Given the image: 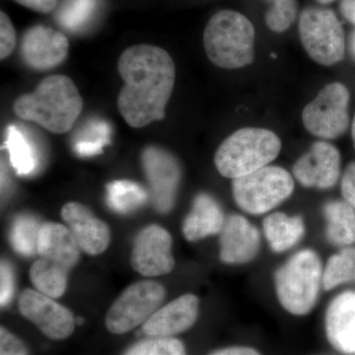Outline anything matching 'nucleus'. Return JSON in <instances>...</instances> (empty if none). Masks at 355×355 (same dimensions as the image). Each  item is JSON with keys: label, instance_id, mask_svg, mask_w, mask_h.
<instances>
[{"label": "nucleus", "instance_id": "a19ab883", "mask_svg": "<svg viewBox=\"0 0 355 355\" xmlns=\"http://www.w3.org/2000/svg\"><path fill=\"white\" fill-rule=\"evenodd\" d=\"M316 1L322 6H328V4L333 3L336 0H316Z\"/></svg>", "mask_w": 355, "mask_h": 355}, {"label": "nucleus", "instance_id": "79ce46f5", "mask_svg": "<svg viewBox=\"0 0 355 355\" xmlns=\"http://www.w3.org/2000/svg\"><path fill=\"white\" fill-rule=\"evenodd\" d=\"M266 1L270 2H270L272 1V0H266Z\"/></svg>", "mask_w": 355, "mask_h": 355}, {"label": "nucleus", "instance_id": "423d86ee", "mask_svg": "<svg viewBox=\"0 0 355 355\" xmlns=\"http://www.w3.org/2000/svg\"><path fill=\"white\" fill-rule=\"evenodd\" d=\"M295 188L291 173L279 166H266L232 181V195L240 209L251 216L272 211L291 197Z\"/></svg>", "mask_w": 355, "mask_h": 355}, {"label": "nucleus", "instance_id": "72a5a7b5", "mask_svg": "<svg viewBox=\"0 0 355 355\" xmlns=\"http://www.w3.org/2000/svg\"><path fill=\"white\" fill-rule=\"evenodd\" d=\"M0 304L6 307L9 304L14 295V275L10 263L6 261H1L0 268Z\"/></svg>", "mask_w": 355, "mask_h": 355}, {"label": "nucleus", "instance_id": "f03ea898", "mask_svg": "<svg viewBox=\"0 0 355 355\" xmlns=\"http://www.w3.org/2000/svg\"><path fill=\"white\" fill-rule=\"evenodd\" d=\"M83 108L76 84L60 74L43 79L32 93L20 96L13 105L18 118L34 121L53 133L69 132Z\"/></svg>", "mask_w": 355, "mask_h": 355}, {"label": "nucleus", "instance_id": "f3484780", "mask_svg": "<svg viewBox=\"0 0 355 355\" xmlns=\"http://www.w3.org/2000/svg\"><path fill=\"white\" fill-rule=\"evenodd\" d=\"M200 299L193 294H184L159 308L142 326L150 338H172L188 331L197 322Z\"/></svg>", "mask_w": 355, "mask_h": 355}, {"label": "nucleus", "instance_id": "bb28decb", "mask_svg": "<svg viewBox=\"0 0 355 355\" xmlns=\"http://www.w3.org/2000/svg\"><path fill=\"white\" fill-rule=\"evenodd\" d=\"M111 128L101 120L88 121L74 139V151L80 157H92L103 151L109 144Z\"/></svg>", "mask_w": 355, "mask_h": 355}, {"label": "nucleus", "instance_id": "5701e85b", "mask_svg": "<svg viewBox=\"0 0 355 355\" xmlns=\"http://www.w3.org/2000/svg\"><path fill=\"white\" fill-rule=\"evenodd\" d=\"M10 157L11 165L18 175L25 176L35 171L38 165V156L31 140L16 125L7 128L4 144Z\"/></svg>", "mask_w": 355, "mask_h": 355}, {"label": "nucleus", "instance_id": "a211bd4d", "mask_svg": "<svg viewBox=\"0 0 355 355\" xmlns=\"http://www.w3.org/2000/svg\"><path fill=\"white\" fill-rule=\"evenodd\" d=\"M324 330L334 349L354 354L355 292H345L331 301L324 317Z\"/></svg>", "mask_w": 355, "mask_h": 355}, {"label": "nucleus", "instance_id": "f257e3e1", "mask_svg": "<svg viewBox=\"0 0 355 355\" xmlns=\"http://www.w3.org/2000/svg\"><path fill=\"white\" fill-rule=\"evenodd\" d=\"M118 70L123 85L116 106L128 125L140 128L163 120L176 81L171 55L153 44H137L121 53Z\"/></svg>", "mask_w": 355, "mask_h": 355}, {"label": "nucleus", "instance_id": "cd10ccee", "mask_svg": "<svg viewBox=\"0 0 355 355\" xmlns=\"http://www.w3.org/2000/svg\"><path fill=\"white\" fill-rule=\"evenodd\" d=\"M41 226L34 216L28 214L18 216L11 225V246L22 256L30 257L37 254Z\"/></svg>", "mask_w": 355, "mask_h": 355}, {"label": "nucleus", "instance_id": "e433bc0d", "mask_svg": "<svg viewBox=\"0 0 355 355\" xmlns=\"http://www.w3.org/2000/svg\"><path fill=\"white\" fill-rule=\"evenodd\" d=\"M211 355H261L258 350L249 347H230L217 350Z\"/></svg>", "mask_w": 355, "mask_h": 355}, {"label": "nucleus", "instance_id": "4be33fe9", "mask_svg": "<svg viewBox=\"0 0 355 355\" xmlns=\"http://www.w3.org/2000/svg\"><path fill=\"white\" fill-rule=\"evenodd\" d=\"M323 216L326 221V237L336 247L355 244V209L345 200L324 203Z\"/></svg>", "mask_w": 355, "mask_h": 355}, {"label": "nucleus", "instance_id": "20e7f679", "mask_svg": "<svg viewBox=\"0 0 355 355\" xmlns=\"http://www.w3.org/2000/svg\"><path fill=\"white\" fill-rule=\"evenodd\" d=\"M282 140L272 130L243 128L217 148L214 164L224 178L237 179L268 166L282 151Z\"/></svg>", "mask_w": 355, "mask_h": 355}, {"label": "nucleus", "instance_id": "dca6fc26", "mask_svg": "<svg viewBox=\"0 0 355 355\" xmlns=\"http://www.w3.org/2000/svg\"><path fill=\"white\" fill-rule=\"evenodd\" d=\"M60 214L84 253L97 256L108 249L111 242L109 226L86 205L76 202L65 203Z\"/></svg>", "mask_w": 355, "mask_h": 355}, {"label": "nucleus", "instance_id": "7c9ffc66", "mask_svg": "<svg viewBox=\"0 0 355 355\" xmlns=\"http://www.w3.org/2000/svg\"><path fill=\"white\" fill-rule=\"evenodd\" d=\"M125 355H187V352L177 338H153L135 343Z\"/></svg>", "mask_w": 355, "mask_h": 355}, {"label": "nucleus", "instance_id": "7ed1b4c3", "mask_svg": "<svg viewBox=\"0 0 355 355\" xmlns=\"http://www.w3.org/2000/svg\"><path fill=\"white\" fill-rule=\"evenodd\" d=\"M253 23L238 11H218L203 32V46L212 64L224 69H238L254 62Z\"/></svg>", "mask_w": 355, "mask_h": 355}, {"label": "nucleus", "instance_id": "9d476101", "mask_svg": "<svg viewBox=\"0 0 355 355\" xmlns=\"http://www.w3.org/2000/svg\"><path fill=\"white\" fill-rule=\"evenodd\" d=\"M172 236L162 226L151 224L139 231L130 254V265L144 277L168 275L174 270Z\"/></svg>", "mask_w": 355, "mask_h": 355}, {"label": "nucleus", "instance_id": "f8f14e48", "mask_svg": "<svg viewBox=\"0 0 355 355\" xmlns=\"http://www.w3.org/2000/svg\"><path fill=\"white\" fill-rule=\"evenodd\" d=\"M141 160L155 209L160 214H168L176 203L181 166L171 153L156 146L144 149Z\"/></svg>", "mask_w": 355, "mask_h": 355}, {"label": "nucleus", "instance_id": "f704fd0d", "mask_svg": "<svg viewBox=\"0 0 355 355\" xmlns=\"http://www.w3.org/2000/svg\"><path fill=\"white\" fill-rule=\"evenodd\" d=\"M340 190L343 200L355 209V161L349 163L343 173Z\"/></svg>", "mask_w": 355, "mask_h": 355}, {"label": "nucleus", "instance_id": "6ab92c4d", "mask_svg": "<svg viewBox=\"0 0 355 355\" xmlns=\"http://www.w3.org/2000/svg\"><path fill=\"white\" fill-rule=\"evenodd\" d=\"M81 249L67 226L55 222L42 224L37 254L40 258L70 272L80 259Z\"/></svg>", "mask_w": 355, "mask_h": 355}, {"label": "nucleus", "instance_id": "c85d7f7f", "mask_svg": "<svg viewBox=\"0 0 355 355\" xmlns=\"http://www.w3.org/2000/svg\"><path fill=\"white\" fill-rule=\"evenodd\" d=\"M96 7L97 0H64L55 17L69 31H80L92 19Z\"/></svg>", "mask_w": 355, "mask_h": 355}, {"label": "nucleus", "instance_id": "1a4fd4ad", "mask_svg": "<svg viewBox=\"0 0 355 355\" xmlns=\"http://www.w3.org/2000/svg\"><path fill=\"white\" fill-rule=\"evenodd\" d=\"M349 89L343 83L324 86L303 110L306 130L323 139H335L347 132L349 125Z\"/></svg>", "mask_w": 355, "mask_h": 355}, {"label": "nucleus", "instance_id": "9b49d317", "mask_svg": "<svg viewBox=\"0 0 355 355\" xmlns=\"http://www.w3.org/2000/svg\"><path fill=\"white\" fill-rule=\"evenodd\" d=\"M18 309L25 319L36 324L51 340H64L76 329L71 311L36 289L27 288L21 292Z\"/></svg>", "mask_w": 355, "mask_h": 355}, {"label": "nucleus", "instance_id": "412c9836", "mask_svg": "<svg viewBox=\"0 0 355 355\" xmlns=\"http://www.w3.org/2000/svg\"><path fill=\"white\" fill-rule=\"evenodd\" d=\"M263 233L272 252L284 253L295 247L306 233L304 219L300 216H287L284 212H275L263 222Z\"/></svg>", "mask_w": 355, "mask_h": 355}, {"label": "nucleus", "instance_id": "6e6552de", "mask_svg": "<svg viewBox=\"0 0 355 355\" xmlns=\"http://www.w3.org/2000/svg\"><path fill=\"white\" fill-rule=\"evenodd\" d=\"M166 297L164 286L153 280L135 282L114 300L106 315V327L123 335L144 324L160 308Z\"/></svg>", "mask_w": 355, "mask_h": 355}, {"label": "nucleus", "instance_id": "393cba45", "mask_svg": "<svg viewBox=\"0 0 355 355\" xmlns=\"http://www.w3.org/2000/svg\"><path fill=\"white\" fill-rule=\"evenodd\" d=\"M148 196L139 184L119 180L108 184L106 189L107 205L116 214H128L146 202Z\"/></svg>", "mask_w": 355, "mask_h": 355}, {"label": "nucleus", "instance_id": "2eb2a0df", "mask_svg": "<svg viewBox=\"0 0 355 355\" xmlns=\"http://www.w3.org/2000/svg\"><path fill=\"white\" fill-rule=\"evenodd\" d=\"M219 259L226 265L251 263L260 253L261 238L259 229L242 216L226 219L219 238Z\"/></svg>", "mask_w": 355, "mask_h": 355}, {"label": "nucleus", "instance_id": "473e14b6", "mask_svg": "<svg viewBox=\"0 0 355 355\" xmlns=\"http://www.w3.org/2000/svg\"><path fill=\"white\" fill-rule=\"evenodd\" d=\"M0 355H30L25 343L6 328H0Z\"/></svg>", "mask_w": 355, "mask_h": 355}, {"label": "nucleus", "instance_id": "4c0bfd02", "mask_svg": "<svg viewBox=\"0 0 355 355\" xmlns=\"http://www.w3.org/2000/svg\"><path fill=\"white\" fill-rule=\"evenodd\" d=\"M340 11L347 22L355 26V0H340Z\"/></svg>", "mask_w": 355, "mask_h": 355}, {"label": "nucleus", "instance_id": "c9c22d12", "mask_svg": "<svg viewBox=\"0 0 355 355\" xmlns=\"http://www.w3.org/2000/svg\"><path fill=\"white\" fill-rule=\"evenodd\" d=\"M20 6L39 13H50L58 6V0H14Z\"/></svg>", "mask_w": 355, "mask_h": 355}, {"label": "nucleus", "instance_id": "4468645a", "mask_svg": "<svg viewBox=\"0 0 355 355\" xmlns=\"http://www.w3.org/2000/svg\"><path fill=\"white\" fill-rule=\"evenodd\" d=\"M69 43L64 33L44 25H36L23 35L20 55L28 67L48 70L64 62Z\"/></svg>", "mask_w": 355, "mask_h": 355}, {"label": "nucleus", "instance_id": "a878e982", "mask_svg": "<svg viewBox=\"0 0 355 355\" xmlns=\"http://www.w3.org/2000/svg\"><path fill=\"white\" fill-rule=\"evenodd\" d=\"M355 282V247L343 248L333 254L323 270V289L331 291L342 284Z\"/></svg>", "mask_w": 355, "mask_h": 355}, {"label": "nucleus", "instance_id": "ea45409f", "mask_svg": "<svg viewBox=\"0 0 355 355\" xmlns=\"http://www.w3.org/2000/svg\"><path fill=\"white\" fill-rule=\"evenodd\" d=\"M352 141H354V146L355 147V116L354 118V121H352Z\"/></svg>", "mask_w": 355, "mask_h": 355}, {"label": "nucleus", "instance_id": "39448f33", "mask_svg": "<svg viewBox=\"0 0 355 355\" xmlns=\"http://www.w3.org/2000/svg\"><path fill=\"white\" fill-rule=\"evenodd\" d=\"M321 259L314 250L304 249L292 254L275 273L277 300L294 316L309 314L323 288Z\"/></svg>", "mask_w": 355, "mask_h": 355}, {"label": "nucleus", "instance_id": "aec40b11", "mask_svg": "<svg viewBox=\"0 0 355 355\" xmlns=\"http://www.w3.org/2000/svg\"><path fill=\"white\" fill-rule=\"evenodd\" d=\"M225 221L223 210L216 198L209 193H198L184 218L182 230L189 242H198L220 234Z\"/></svg>", "mask_w": 355, "mask_h": 355}, {"label": "nucleus", "instance_id": "c756f323", "mask_svg": "<svg viewBox=\"0 0 355 355\" xmlns=\"http://www.w3.org/2000/svg\"><path fill=\"white\" fill-rule=\"evenodd\" d=\"M266 12L265 21L270 31L284 33L295 22L298 15L297 0H273Z\"/></svg>", "mask_w": 355, "mask_h": 355}, {"label": "nucleus", "instance_id": "2f4dec72", "mask_svg": "<svg viewBox=\"0 0 355 355\" xmlns=\"http://www.w3.org/2000/svg\"><path fill=\"white\" fill-rule=\"evenodd\" d=\"M16 46V32L6 13H0V58H8Z\"/></svg>", "mask_w": 355, "mask_h": 355}, {"label": "nucleus", "instance_id": "0eeeda50", "mask_svg": "<svg viewBox=\"0 0 355 355\" xmlns=\"http://www.w3.org/2000/svg\"><path fill=\"white\" fill-rule=\"evenodd\" d=\"M299 36L305 51L317 64L331 67L345 58V31L330 8H305L299 16Z\"/></svg>", "mask_w": 355, "mask_h": 355}, {"label": "nucleus", "instance_id": "b1692460", "mask_svg": "<svg viewBox=\"0 0 355 355\" xmlns=\"http://www.w3.org/2000/svg\"><path fill=\"white\" fill-rule=\"evenodd\" d=\"M69 273L64 268L40 258L31 266L29 275L36 291L57 299L67 291Z\"/></svg>", "mask_w": 355, "mask_h": 355}, {"label": "nucleus", "instance_id": "58836bf2", "mask_svg": "<svg viewBox=\"0 0 355 355\" xmlns=\"http://www.w3.org/2000/svg\"><path fill=\"white\" fill-rule=\"evenodd\" d=\"M349 51L352 60L355 62V29L349 35Z\"/></svg>", "mask_w": 355, "mask_h": 355}, {"label": "nucleus", "instance_id": "ddd939ff", "mask_svg": "<svg viewBox=\"0 0 355 355\" xmlns=\"http://www.w3.org/2000/svg\"><path fill=\"white\" fill-rule=\"evenodd\" d=\"M340 153L333 144L317 141L310 150L298 159L292 173L298 183L308 189L329 190L340 176Z\"/></svg>", "mask_w": 355, "mask_h": 355}]
</instances>
